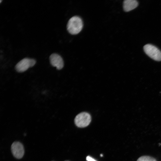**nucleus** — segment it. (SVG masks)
<instances>
[{"label": "nucleus", "mask_w": 161, "mask_h": 161, "mask_svg": "<svg viewBox=\"0 0 161 161\" xmlns=\"http://www.w3.org/2000/svg\"><path fill=\"white\" fill-rule=\"evenodd\" d=\"M49 59L51 65L56 67L57 69H61L64 67L63 60L59 55L56 53H53L50 55Z\"/></svg>", "instance_id": "obj_6"}, {"label": "nucleus", "mask_w": 161, "mask_h": 161, "mask_svg": "<svg viewBox=\"0 0 161 161\" xmlns=\"http://www.w3.org/2000/svg\"><path fill=\"white\" fill-rule=\"evenodd\" d=\"M137 161H157L155 159L148 156H143L139 157Z\"/></svg>", "instance_id": "obj_8"}, {"label": "nucleus", "mask_w": 161, "mask_h": 161, "mask_svg": "<svg viewBox=\"0 0 161 161\" xmlns=\"http://www.w3.org/2000/svg\"><path fill=\"white\" fill-rule=\"evenodd\" d=\"M83 27V23L81 19L78 16H74L69 20L67 28L68 32L71 34L78 33Z\"/></svg>", "instance_id": "obj_1"}, {"label": "nucleus", "mask_w": 161, "mask_h": 161, "mask_svg": "<svg viewBox=\"0 0 161 161\" xmlns=\"http://www.w3.org/2000/svg\"></svg>", "instance_id": "obj_11"}, {"label": "nucleus", "mask_w": 161, "mask_h": 161, "mask_svg": "<svg viewBox=\"0 0 161 161\" xmlns=\"http://www.w3.org/2000/svg\"><path fill=\"white\" fill-rule=\"evenodd\" d=\"M143 49L145 53L153 60L161 61V52L157 47L151 44L145 45Z\"/></svg>", "instance_id": "obj_3"}, {"label": "nucleus", "mask_w": 161, "mask_h": 161, "mask_svg": "<svg viewBox=\"0 0 161 161\" xmlns=\"http://www.w3.org/2000/svg\"><path fill=\"white\" fill-rule=\"evenodd\" d=\"M100 156H101V157H102V156H103V155L102 154H101L100 155Z\"/></svg>", "instance_id": "obj_10"}, {"label": "nucleus", "mask_w": 161, "mask_h": 161, "mask_svg": "<svg viewBox=\"0 0 161 161\" xmlns=\"http://www.w3.org/2000/svg\"><path fill=\"white\" fill-rule=\"evenodd\" d=\"M11 148L12 153L15 158L20 159L23 157L24 154V149L21 143L17 141L13 142Z\"/></svg>", "instance_id": "obj_5"}, {"label": "nucleus", "mask_w": 161, "mask_h": 161, "mask_svg": "<svg viewBox=\"0 0 161 161\" xmlns=\"http://www.w3.org/2000/svg\"><path fill=\"white\" fill-rule=\"evenodd\" d=\"M86 160L87 161H97L94 158L89 156H88L86 157Z\"/></svg>", "instance_id": "obj_9"}, {"label": "nucleus", "mask_w": 161, "mask_h": 161, "mask_svg": "<svg viewBox=\"0 0 161 161\" xmlns=\"http://www.w3.org/2000/svg\"><path fill=\"white\" fill-rule=\"evenodd\" d=\"M91 120V116L89 113L86 112H82L76 116L74 122L76 125L78 127L84 128L89 125Z\"/></svg>", "instance_id": "obj_2"}, {"label": "nucleus", "mask_w": 161, "mask_h": 161, "mask_svg": "<svg viewBox=\"0 0 161 161\" xmlns=\"http://www.w3.org/2000/svg\"><path fill=\"white\" fill-rule=\"evenodd\" d=\"M36 63L35 60L33 59L25 58L19 61L16 65V71L22 72L27 70L29 68L34 66Z\"/></svg>", "instance_id": "obj_4"}, {"label": "nucleus", "mask_w": 161, "mask_h": 161, "mask_svg": "<svg viewBox=\"0 0 161 161\" xmlns=\"http://www.w3.org/2000/svg\"><path fill=\"white\" fill-rule=\"evenodd\" d=\"M138 5V2L135 0H125L123 2V9L126 12L129 11L133 10Z\"/></svg>", "instance_id": "obj_7"}]
</instances>
